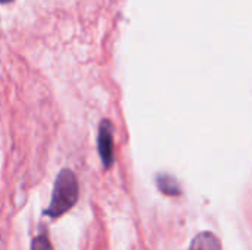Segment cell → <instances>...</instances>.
Here are the masks:
<instances>
[{"label": "cell", "instance_id": "cell-1", "mask_svg": "<svg viewBox=\"0 0 252 250\" xmlns=\"http://www.w3.org/2000/svg\"><path fill=\"white\" fill-rule=\"evenodd\" d=\"M78 193L80 187L75 174L69 169H62L56 177L52 199L47 209L44 211V215L52 220L62 217L71 208H74L78 200Z\"/></svg>", "mask_w": 252, "mask_h": 250}, {"label": "cell", "instance_id": "cell-2", "mask_svg": "<svg viewBox=\"0 0 252 250\" xmlns=\"http://www.w3.org/2000/svg\"><path fill=\"white\" fill-rule=\"evenodd\" d=\"M97 150L103 167L109 169L114 164V127L108 119L100 122L97 134Z\"/></svg>", "mask_w": 252, "mask_h": 250}, {"label": "cell", "instance_id": "cell-3", "mask_svg": "<svg viewBox=\"0 0 252 250\" xmlns=\"http://www.w3.org/2000/svg\"><path fill=\"white\" fill-rule=\"evenodd\" d=\"M189 250H223L220 240L210 231L199 233L193 240Z\"/></svg>", "mask_w": 252, "mask_h": 250}, {"label": "cell", "instance_id": "cell-4", "mask_svg": "<svg viewBox=\"0 0 252 250\" xmlns=\"http://www.w3.org/2000/svg\"><path fill=\"white\" fill-rule=\"evenodd\" d=\"M157 184H158V189L167 196H179L182 193V189H180L177 180L171 175H165V174L158 175Z\"/></svg>", "mask_w": 252, "mask_h": 250}, {"label": "cell", "instance_id": "cell-5", "mask_svg": "<svg viewBox=\"0 0 252 250\" xmlns=\"http://www.w3.org/2000/svg\"><path fill=\"white\" fill-rule=\"evenodd\" d=\"M31 250H53L50 239L47 237L46 233H40L37 237H34L31 243Z\"/></svg>", "mask_w": 252, "mask_h": 250}, {"label": "cell", "instance_id": "cell-6", "mask_svg": "<svg viewBox=\"0 0 252 250\" xmlns=\"http://www.w3.org/2000/svg\"><path fill=\"white\" fill-rule=\"evenodd\" d=\"M9 1H12V0H0V3H9Z\"/></svg>", "mask_w": 252, "mask_h": 250}]
</instances>
